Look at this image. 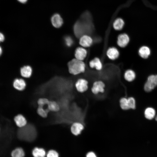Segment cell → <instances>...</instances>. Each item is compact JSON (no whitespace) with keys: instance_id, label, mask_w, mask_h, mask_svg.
Wrapping results in <instances>:
<instances>
[{"instance_id":"4fadbf2b","label":"cell","mask_w":157,"mask_h":157,"mask_svg":"<svg viewBox=\"0 0 157 157\" xmlns=\"http://www.w3.org/2000/svg\"><path fill=\"white\" fill-rule=\"evenodd\" d=\"M13 86L16 90L22 91L26 88V83L23 79L21 78H16L13 81Z\"/></svg>"},{"instance_id":"9c48e42d","label":"cell","mask_w":157,"mask_h":157,"mask_svg":"<svg viewBox=\"0 0 157 157\" xmlns=\"http://www.w3.org/2000/svg\"><path fill=\"white\" fill-rule=\"evenodd\" d=\"M130 38L126 33H122L119 34L117 36V44L120 48L126 47L130 42Z\"/></svg>"},{"instance_id":"44dd1931","label":"cell","mask_w":157,"mask_h":157,"mask_svg":"<svg viewBox=\"0 0 157 157\" xmlns=\"http://www.w3.org/2000/svg\"><path fill=\"white\" fill-rule=\"evenodd\" d=\"M32 154L34 157H45L46 152L42 148L35 147L32 151Z\"/></svg>"},{"instance_id":"1f68e13d","label":"cell","mask_w":157,"mask_h":157,"mask_svg":"<svg viewBox=\"0 0 157 157\" xmlns=\"http://www.w3.org/2000/svg\"><path fill=\"white\" fill-rule=\"evenodd\" d=\"M19 2L22 3H26L28 0H17Z\"/></svg>"},{"instance_id":"ffe728a7","label":"cell","mask_w":157,"mask_h":157,"mask_svg":"<svg viewBox=\"0 0 157 157\" xmlns=\"http://www.w3.org/2000/svg\"><path fill=\"white\" fill-rule=\"evenodd\" d=\"M124 20L121 18H118L116 19L113 23V27L116 31L122 30L124 25Z\"/></svg>"},{"instance_id":"277c9868","label":"cell","mask_w":157,"mask_h":157,"mask_svg":"<svg viewBox=\"0 0 157 157\" xmlns=\"http://www.w3.org/2000/svg\"><path fill=\"white\" fill-rule=\"evenodd\" d=\"M157 86V75H149L144 85V89L147 92H149L154 89Z\"/></svg>"},{"instance_id":"4dcf8cb0","label":"cell","mask_w":157,"mask_h":157,"mask_svg":"<svg viewBox=\"0 0 157 157\" xmlns=\"http://www.w3.org/2000/svg\"><path fill=\"white\" fill-rule=\"evenodd\" d=\"M5 39V37L4 35L2 33H1L0 34V40L1 42H3Z\"/></svg>"},{"instance_id":"7a4b0ae2","label":"cell","mask_w":157,"mask_h":157,"mask_svg":"<svg viewBox=\"0 0 157 157\" xmlns=\"http://www.w3.org/2000/svg\"><path fill=\"white\" fill-rule=\"evenodd\" d=\"M34 126L29 124L18 130L17 135L21 140L28 142L34 140L36 137L37 132Z\"/></svg>"},{"instance_id":"d6986e66","label":"cell","mask_w":157,"mask_h":157,"mask_svg":"<svg viewBox=\"0 0 157 157\" xmlns=\"http://www.w3.org/2000/svg\"><path fill=\"white\" fill-rule=\"evenodd\" d=\"M47 108L50 111L57 112L59 111L60 107L58 103L54 101H49L47 105Z\"/></svg>"},{"instance_id":"603a6c76","label":"cell","mask_w":157,"mask_h":157,"mask_svg":"<svg viewBox=\"0 0 157 157\" xmlns=\"http://www.w3.org/2000/svg\"><path fill=\"white\" fill-rule=\"evenodd\" d=\"M11 156L12 157H24V152L22 148H18L13 151Z\"/></svg>"},{"instance_id":"f546056e","label":"cell","mask_w":157,"mask_h":157,"mask_svg":"<svg viewBox=\"0 0 157 157\" xmlns=\"http://www.w3.org/2000/svg\"><path fill=\"white\" fill-rule=\"evenodd\" d=\"M86 157H97L96 154L93 152H90L87 153Z\"/></svg>"},{"instance_id":"f1b7e54d","label":"cell","mask_w":157,"mask_h":157,"mask_svg":"<svg viewBox=\"0 0 157 157\" xmlns=\"http://www.w3.org/2000/svg\"><path fill=\"white\" fill-rule=\"evenodd\" d=\"M47 157H59L58 154L55 150H51L47 153Z\"/></svg>"},{"instance_id":"ac0fdd59","label":"cell","mask_w":157,"mask_h":157,"mask_svg":"<svg viewBox=\"0 0 157 157\" xmlns=\"http://www.w3.org/2000/svg\"><path fill=\"white\" fill-rule=\"evenodd\" d=\"M136 74L135 72L132 69H129L126 70L124 74V79L127 81L131 82L135 78Z\"/></svg>"},{"instance_id":"7c38bea8","label":"cell","mask_w":157,"mask_h":157,"mask_svg":"<svg viewBox=\"0 0 157 157\" xmlns=\"http://www.w3.org/2000/svg\"><path fill=\"white\" fill-rule=\"evenodd\" d=\"M83 125L79 122L73 123L71 126L70 130L71 133L75 135L80 134L84 129Z\"/></svg>"},{"instance_id":"d4e9b609","label":"cell","mask_w":157,"mask_h":157,"mask_svg":"<svg viewBox=\"0 0 157 157\" xmlns=\"http://www.w3.org/2000/svg\"><path fill=\"white\" fill-rule=\"evenodd\" d=\"M119 102L120 107L122 109L126 110L129 109L128 99L122 98L120 99Z\"/></svg>"},{"instance_id":"9a60e30c","label":"cell","mask_w":157,"mask_h":157,"mask_svg":"<svg viewBox=\"0 0 157 157\" xmlns=\"http://www.w3.org/2000/svg\"><path fill=\"white\" fill-rule=\"evenodd\" d=\"M52 25L56 28H59L63 24V19L60 15L55 14L52 17L51 19Z\"/></svg>"},{"instance_id":"83f0119b","label":"cell","mask_w":157,"mask_h":157,"mask_svg":"<svg viewBox=\"0 0 157 157\" xmlns=\"http://www.w3.org/2000/svg\"><path fill=\"white\" fill-rule=\"evenodd\" d=\"M128 99L129 108L134 109L135 108V101L133 98L131 97Z\"/></svg>"},{"instance_id":"2e32d148","label":"cell","mask_w":157,"mask_h":157,"mask_svg":"<svg viewBox=\"0 0 157 157\" xmlns=\"http://www.w3.org/2000/svg\"><path fill=\"white\" fill-rule=\"evenodd\" d=\"M138 53L141 58L146 59L150 56L151 50L148 46L144 45L140 48L138 50Z\"/></svg>"},{"instance_id":"e0dca14e","label":"cell","mask_w":157,"mask_h":157,"mask_svg":"<svg viewBox=\"0 0 157 157\" xmlns=\"http://www.w3.org/2000/svg\"><path fill=\"white\" fill-rule=\"evenodd\" d=\"M33 70L32 67L29 65H25L22 67L20 69L21 75L25 78L30 77L32 73Z\"/></svg>"},{"instance_id":"7402d4cb","label":"cell","mask_w":157,"mask_h":157,"mask_svg":"<svg viewBox=\"0 0 157 157\" xmlns=\"http://www.w3.org/2000/svg\"><path fill=\"white\" fill-rule=\"evenodd\" d=\"M156 112L155 110L152 108L149 107L147 108L144 111L145 117L149 119H151L155 116Z\"/></svg>"},{"instance_id":"d6a6232c","label":"cell","mask_w":157,"mask_h":157,"mask_svg":"<svg viewBox=\"0 0 157 157\" xmlns=\"http://www.w3.org/2000/svg\"><path fill=\"white\" fill-rule=\"evenodd\" d=\"M2 52H3V49H2V48L1 47H0V52L1 55L2 54Z\"/></svg>"},{"instance_id":"cb8c5ba5","label":"cell","mask_w":157,"mask_h":157,"mask_svg":"<svg viewBox=\"0 0 157 157\" xmlns=\"http://www.w3.org/2000/svg\"><path fill=\"white\" fill-rule=\"evenodd\" d=\"M43 107L38 106L37 108V112L40 116L43 118H46L47 117L49 110L47 108L44 109Z\"/></svg>"},{"instance_id":"8fae6325","label":"cell","mask_w":157,"mask_h":157,"mask_svg":"<svg viewBox=\"0 0 157 157\" xmlns=\"http://www.w3.org/2000/svg\"><path fill=\"white\" fill-rule=\"evenodd\" d=\"M88 65L91 69H94L98 71L101 70L103 68V64L101 59L95 57L91 60L89 62Z\"/></svg>"},{"instance_id":"ba28073f","label":"cell","mask_w":157,"mask_h":157,"mask_svg":"<svg viewBox=\"0 0 157 157\" xmlns=\"http://www.w3.org/2000/svg\"><path fill=\"white\" fill-rule=\"evenodd\" d=\"M88 54L86 49L81 46L76 47L74 52V58L83 61L86 59Z\"/></svg>"},{"instance_id":"4316f807","label":"cell","mask_w":157,"mask_h":157,"mask_svg":"<svg viewBox=\"0 0 157 157\" xmlns=\"http://www.w3.org/2000/svg\"><path fill=\"white\" fill-rule=\"evenodd\" d=\"M49 101L46 98H41L38 100L37 104L38 106L44 107V106L48 105Z\"/></svg>"},{"instance_id":"5b68a950","label":"cell","mask_w":157,"mask_h":157,"mask_svg":"<svg viewBox=\"0 0 157 157\" xmlns=\"http://www.w3.org/2000/svg\"><path fill=\"white\" fill-rule=\"evenodd\" d=\"M93 42L92 38L89 34H84L79 38L78 43L80 46L86 49L91 46Z\"/></svg>"},{"instance_id":"836d02e7","label":"cell","mask_w":157,"mask_h":157,"mask_svg":"<svg viewBox=\"0 0 157 157\" xmlns=\"http://www.w3.org/2000/svg\"><path fill=\"white\" fill-rule=\"evenodd\" d=\"M156 120L157 121V116L156 117Z\"/></svg>"},{"instance_id":"6da1fadb","label":"cell","mask_w":157,"mask_h":157,"mask_svg":"<svg viewBox=\"0 0 157 157\" xmlns=\"http://www.w3.org/2000/svg\"><path fill=\"white\" fill-rule=\"evenodd\" d=\"M93 28L91 15L89 12H85L81 15L80 19L75 24L74 31L75 35L79 38L84 34H89Z\"/></svg>"},{"instance_id":"52a82bcc","label":"cell","mask_w":157,"mask_h":157,"mask_svg":"<svg viewBox=\"0 0 157 157\" xmlns=\"http://www.w3.org/2000/svg\"><path fill=\"white\" fill-rule=\"evenodd\" d=\"M105 84L104 82L101 80L95 81L91 89L92 92L94 94L96 95L99 93H103L105 91Z\"/></svg>"},{"instance_id":"8992f818","label":"cell","mask_w":157,"mask_h":157,"mask_svg":"<svg viewBox=\"0 0 157 157\" xmlns=\"http://www.w3.org/2000/svg\"><path fill=\"white\" fill-rule=\"evenodd\" d=\"M88 81L83 78L78 79L75 84V88L79 92L83 93L86 91L88 88Z\"/></svg>"},{"instance_id":"5bb4252c","label":"cell","mask_w":157,"mask_h":157,"mask_svg":"<svg viewBox=\"0 0 157 157\" xmlns=\"http://www.w3.org/2000/svg\"><path fill=\"white\" fill-rule=\"evenodd\" d=\"M14 121L16 125L20 128L26 126L27 121L25 117L21 114H18L14 117Z\"/></svg>"},{"instance_id":"30bf717a","label":"cell","mask_w":157,"mask_h":157,"mask_svg":"<svg viewBox=\"0 0 157 157\" xmlns=\"http://www.w3.org/2000/svg\"><path fill=\"white\" fill-rule=\"evenodd\" d=\"M106 54L107 58L109 59L114 60L118 58L120 53L117 48L114 47H111L107 49Z\"/></svg>"},{"instance_id":"3957f363","label":"cell","mask_w":157,"mask_h":157,"mask_svg":"<svg viewBox=\"0 0 157 157\" xmlns=\"http://www.w3.org/2000/svg\"><path fill=\"white\" fill-rule=\"evenodd\" d=\"M67 67L70 74L76 76L84 73L86 70V65L84 61L74 58L68 62Z\"/></svg>"},{"instance_id":"484cf974","label":"cell","mask_w":157,"mask_h":157,"mask_svg":"<svg viewBox=\"0 0 157 157\" xmlns=\"http://www.w3.org/2000/svg\"><path fill=\"white\" fill-rule=\"evenodd\" d=\"M64 42L65 45L69 47L72 46L74 43L73 38L69 36H66L64 38Z\"/></svg>"}]
</instances>
